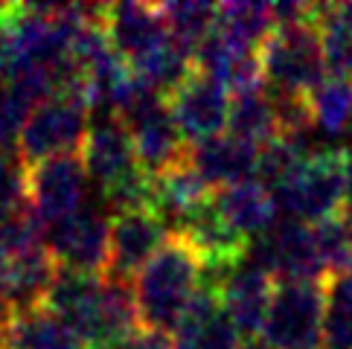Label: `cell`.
Wrapping results in <instances>:
<instances>
[{
  "label": "cell",
  "instance_id": "6da1fadb",
  "mask_svg": "<svg viewBox=\"0 0 352 349\" xmlns=\"http://www.w3.org/2000/svg\"><path fill=\"white\" fill-rule=\"evenodd\" d=\"M44 308L65 320L85 349H111L125 335L140 329L134 285L108 273L87 277L58 268Z\"/></svg>",
  "mask_w": 352,
  "mask_h": 349
},
{
  "label": "cell",
  "instance_id": "7a4b0ae2",
  "mask_svg": "<svg viewBox=\"0 0 352 349\" xmlns=\"http://www.w3.org/2000/svg\"><path fill=\"white\" fill-rule=\"evenodd\" d=\"M201 282L204 265L198 254L181 236H169V242L146 262V268L131 282L140 326L166 335L175 332L201 291Z\"/></svg>",
  "mask_w": 352,
  "mask_h": 349
},
{
  "label": "cell",
  "instance_id": "3957f363",
  "mask_svg": "<svg viewBox=\"0 0 352 349\" xmlns=\"http://www.w3.org/2000/svg\"><path fill=\"white\" fill-rule=\"evenodd\" d=\"M268 190L280 218L311 227L341 216L346 198V148H318Z\"/></svg>",
  "mask_w": 352,
  "mask_h": 349
},
{
  "label": "cell",
  "instance_id": "277c9868",
  "mask_svg": "<svg viewBox=\"0 0 352 349\" xmlns=\"http://www.w3.org/2000/svg\"><path fill=\"white\" fill-rule=\"evenodd\" d=\"M114 117L129 131L137 160H140V166L148 178H157V174L186 160L190 146H186L178 126H175L166 96L152 91L137 76L120 96Z\"/></svg>",
  "mask_w": 352,
  "mask_h": 349
},
{
  "label": "cell",
  "instance_id": "5b68a950",
  "mask_svg": "<svg viewBox=\"0 0 352 349\" xmlns=\"http://www.w3.org/2000/svg\"><path fill=\"white\" fill-rule=\"evenodd\" d=\"M259 67L271 91L288 96H309L329 76V65H326L323 41L314 18L294 23V27L274 30V35L259 49Z\"/></svg>",
  "mask_w": 352,
  "mask_h": 349
},
{
  "label": "cell",
  "instance_id": "8992f818",
  "mask_svg": "<svg viewBox=\"0 0 352 349\" xmlns=\"http://www.w3.org/2000/svg\"><path fill=\"white\" fill-rule=\"evenodd\" d=\"M91 108L79 93H56L32 108L21 131L15 160L21 169L44 164L53 157L82 155L91 134Z\"/></svg>",
  "mask_w": 352,
  "mask_h": 349
},
{
  "label": "cell",
  "instance_id": "52a82bcc",
  "mask_svg": "<svg viewBox=\"0 0 352 349\" xmlns=\"http://www.w3.org/2000/svg\"><path fill=\"white\" fill-rule=\"evenodd\" d=\"M326 306V282H276L262 326V341L274 349H323Z\"/></svg>",
  "mask_w": 352,
  "mask_h": 349
},
{
  "label": "cell",
  "instance_id": "ba28073f",
  "mask_svg": "<svg viewBox=\"0 0 352 349\" xmlns=\"http://www.w3.org/2000/svg\"><path fill=\"white\" fill-rule=\"evenodd\" d=\"M87 183L91 174L82 164V155L53 157L23 169V198L44 230L87 207Z\"/></svg>",
  "mask_w": 352,
  "mask_h": 349
},
{
  "label": "cell",
  "instance_id": "9c48e42d",
  "mask_svg": "<svg viewBox=\"0 0 352 349\" xmlns=\"http://www.w3.org/2000/svg\"><path fill=\"white\" fill-rule=\"evenodd\" d=\"M44 245L61 271L105 277L111 259V216L99 207H82L44 233Z\"/></svg>",
  "mask_w": 352,
  "mask_h": 349
},
{
  "label": "cell",
  "instance_id": "30bf717a",
  "mask_svg": "<svg viewBox=\"0 0 352 349\" xmlns=\"http://www.w3.org/2000/svg\"><path fill=\"white\" fill-rule=\"evenodd\" d=\"M166 102L186 146L212 140L230 126V91L198 70H192L181 87H175Z\"/></svg>",
  "mask_w": 352,
  "mask_h": 349
},
{
  "label": "cell",
  "instance_id": "8fae6325",
  "mask_svg": "<svg viewBox=\"0 0 352 349\" xmlns=\"http://www.w3.org/2000/svg\"><path fill=\"white\" fill-rule=\"evenodd\" d=\"M99 23L114 53L137 70L146 58H152L160 47L172 41L157 3H111L99 9Z\"/></svg>",
  "mask_w": 352,
  "mask_h": 349
},
{
  "label": "cell",
  "instance_id": "7c38bea8",
  "mask_svg": "<svg viewBox=\"0 0 352 349\" xmlns=\"http://www.w3.org/2000/svg\"><path fill=\"white\" fill-rule=\"evenodd\" d=\"M169 227L152 207L129 210L111 216V259L108 277L134 282V277L146 268L163 245L169 242Z\"/></svg>",
  "mask_w": 352,
  "mask_h": 349
},
{
  "label": "cell",
  "instance_id": "4fadbf2b",
  "mask_svg": "<svg viewBox=\"0 0 352 349\" xmlns=\"http://www.w3.org/2000/svg\"><path fill=\"white\" fill-rule=\"evenodd\" d=\"M219 294V300L228 311V317L236 323V329L242 332V338L256 341V335L265 326L271 297L276 289V280L254 262L242 259L236 268L221 273L216 282H204Z\"/></svg>",
  "mask_w": 352,
  "mask_h": 349
},
{
  "label": "cell",
  "instance_id": "5bb4252c",
  "mask_svg": "<svg viewBox=\"0 0 352 349\" xmlns=\"http://www.w3.org/2000/svg\"><path fill=\"white\" fill-rule=\"evenodd\" d=\"M186 164L195 169V174L212 192H219V190H228V186L256 178L259 148L254 143L242 140V137L224 131L219 137H212V140L190 146Z\"/></svg>",
  "mask_w": 352,
  "mask_h": 349
},
{
  "label": "cell",
  "instance_id": "9a60e30c",
  "mask_svg": "<svg viewBox=\"0 0 352 349\" xmlns=\"http://www.w3.org/2000/svg\"><path fill=\"white\" fill-rule=\"evenodd\" d=\"M212 204V190L195 174V169L178 164L152 178V210L163 218L169 233H181Z\"/></svg>",
  "mask_w": 352,
  "mask_h": 349
},
{
  "label": "cell",
  "instance_id": "2e32d148",
  "mask_svg": "<svg viewBox=\"0 0 352 349\" xmlns=\"http://www.w3.org/2000/svg\"><path fill=\"white\" fill-rule=\"evenodd\" d=\"M175 349H242V332L228 317L219 294L201 282L192 306L172 335Z\"/></svg>",
  "mask_w": 352,
  "mask_h": 349
},
{
  "label": "cell",
  "instance_id": "e0dca14e",
  "mask_svg": "<svg viewBox=\"0 0 352 349\" xmlns=\"http://www.w3.org/2000/svg\"><path fill=\"white\" fill-rule=\"evenodd\" d=\"M212 210L248 245L265 236L276 224L274 195L259 178L212 192Z\"/></svg>",
  "mask_w": 352,
  "mask_h": 349
},
{
  "label": "cell",
  "instance_id": "ac0fdd59",
  "mask_svg": "<svg viewBox=\"0 0 352 349\" xmlns=\"http://www.w3.org/2000/svg\"><path fill=\"white\" fill-rule=\"evenodd\" d=\"M0 349H85L58 315L50 308L15 311L0 326Z\"/></svg>",
  "mask_w": 352,
  "mask_h": 349
},
{
  "label": "cell",
  "instance_id": "d6986e66",
  "mask_svg": "<svg viewBox=\"0 0 352 349\" xmlns=\"http://www.w3.org/2000/svg\"><path fill=\"white\" fill-rule=\"evenodd\" d=\"M58 265L50 256L47 245L35 247V251L9 256V273H6V297H9V308L15 311H30V308H41L50 289L56 282Z\"/></svg>",
  "mask_w": 352,
  "mask_h": 349
},
{
  "label": "cell",
  "instance_id": "ffe728a7",
  "mask_svg": "<svg viewBox=\"0 0 352 349\" xmlns=\"http://www.w3.org/2000/svg\"><path fill=\"white\" fill-rule=\"evenodd\" d=\"M228 131L242 137L248 143H254L256 148L271 143L274 137H280L276 99L265 82L230 93V126H228Z\"/></svg>",
  "mask_w": 352,
  "mask_h": 349
},
{
  "label": "cell",
  "instance_id": "44dd1931",
  "mask_svg": "<svg viewBox=\"0 0 352 349\" xmlns=\"http://www.w3.org/2000/svg\"><path fill=\"white\" fill-rule=\"evenodd\" d=\"M216 30L224 32L228 38H233L236 44H242L248 49H262L276 23H274V12L271 3H221L219 6V18H216Z\"/></svg>",
  "mask_w": 352,
  "mask_h": 349
},
{
  "label": "cell",
  "instance_id": "7402d4cb",
  "mask_svg": "<svg viewBox=\"0 0 352 349\" xmlns=\"http://www.w3.org/2000/svg\"><path fill=\"white\" fill-rule=\"evenodd\" d=\"M163 21L166 30L175 38V44H181L186 53H195L201 41L216 30L219 6L212 3H198V0H181V3H160Z\"/></svg>",
  "mask_w": 352,
  "mask_h": 349
},
{
  "label": "cell",
  "instance_id": "603a6c76",
  "mask_svg": "<svg viewBox=\"0 0 352 349\" xmlns=\"http://www.w3.org/2000/svg\"><path fill=\"white\" fill-rule=\"evenodd\" d=\"M38 102H44V99L30 85L0 76V152L3 155L15 157L21 131Z\"/></svg>",
  "mask_w": 352,
  "mask_h": 349
},
{
  "label": "cell",
  "instance_id": "cb8c5ba5",
  "mask_svg": "<svg viewBox=\"0 0 352 349\" xmlns=\"http://www.w3.org/2000/svg\"><path fill=\"white\" fill-rule=\"evenodd\" d=\"M311 236L318 245V254L323 262L326 277H341L352 273V218L332 216L326 221L311 224Z\"/></svg>",
  "mask_w": 352,
  "mask_h": 349
},
{
  "label": "cell",
  "instance_id": "d4e9b609",
  "mask_svg": "<svg viewBox=\"0 0 352 349\" xmlns=\"http://www.w3.org/2000/svg\"><path fill=\"white\" fill-rule=\"evenodd\" d=\"M326 297L323 349H352V273L326 280Z\"/></svg>",
  "mask_w": 352,
  "mask_h": 349
},
{
  "label": "cell",
  "instance_id": "484cf974",
  "mask_svg": "<svg viewBox=\"0 0 352 349\" xmlns=\"http://www.w3.org/2000/svg\"><path fill=\"white\" fill-rule=\"evenodd\" d=\"M111 349H175L172 338L166 332H155V329H134L131 335H125L120 344H114Z\"/></svg>",
  "mask_w": 352,
  "mask_h": 349
},
{
  "label": "cell",
  "instance_id": "4316f807",
  "mask_svg": "<svg viewBox=\"0 0 352 349\" xmlns=\"http://www.w3.org/2000/svg\"><path fill=\"white\" fill-rule=\"evenodd\" d=\"M344 216L352 218V146L346 148V198H344Z\"/></svg>",
  "mask_w": 352,
  "mask_h": 349
},
{
  "label": "cell",
  "instance_id": "83f0119b",
  "mask_svg": "<svg viewBox=\"0 0 352 349\" xmlns=\"http://www.w3.org/2000/svg\"><path fill=\"white\" fill-rule=\"evenodd\" d=\"M15 169H18V160H15V157L9 160V155H3V152H0V183H3V181L9 178V174L15 172Z\"/></svg>",
  "mask_w": 352,
  "mask_h": 349
},
{
  "label": "cell",
  "instance_id": "f1b7e54d",
  "mask_svg": "<svg viewBox=\"0 0 352 349\" xmlns=\"http://www.w3.org/2000/svg\"><path fill=\"white\" fill-rule=\"evenodd\" d=\"M242 349H274V346H268L265 341L259 338V341H245V346H242Z\"/></svg>",
  "mask_w": 352,
  "mask_h": 349
}]
</instances>
